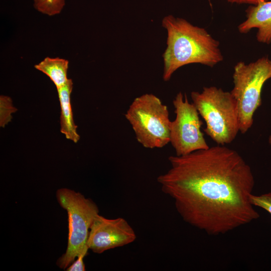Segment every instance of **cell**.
I'll list each match as a JSON object with an SVG mask.
<instances>
[{
	"label": "cell",
	"mask_w": 271,
	"mask_h": 271,
	"mask_svg": "<svg viewBox=\"0 0 271 271\" xmlns=\"http://www.w3.org/2000/svg\"><path fill=\"white\" fill-rule=\"evenodd\" d=\"M168 160L157 181L185 222L217 235L259 218L249 199L254 177L237 151L218 145Z\"/></svg>",
	"instance_id": "6da1fadb"
},
{
	"label": "cell",
	"mask_w": 271,
	"mask_h": 271,
	"mask_svg": "<svg viewBox=\"0 0 271 271\" xmlns=\"http://www.w3.org/2000/svg\"><path fill=\"white\" fill-rule=\"evenodd\" d=\"M162 25L167 36L163 54L165 81L185 65L198 63L213 67L223 60L219 42L204 28L172 15L164 17Z\"/></svg>",
	"instance_id": "7a4b0ae2"
},
{
	"label": "cell",
	"mask_w": 271,
	"mask_h": 271,
	"mask_svg": "<svg viewBox=\"0 0 271 271\" xmlns=\"http://www.w3.org/2000/svg\"><path fill=\"white\" fill-rule=\"evenodd\" d=\"M192 103L204 119V132L218 145L233 142L239 131L236 102L230 92L215 86L192 91Z\"/></svg>",
	"instance_id": "3957f363"
},
{
	"label": "cell",
	"mask_w": 271,
	"mask_h": 271,
	"mask_svg": "<svg viewBox=\"0 0 271 271\" xmlns=\"http://www.w3.org/2000/svg\"><path fill=\"white\" fill-rule=\"evenodd\" d=\"M124 116L144 148H162L170 143L168 108L155 95L146 93L135 98Z\"/></svg>",
	"instance_id": "277c9868"
},
{
	"label": "cell",
	"mask_w": 271,
	"mask_h": 271,
	"mask_svg": "<svg viewBox=\"0 0 271 271\" xmlns=\"http://www.w3.org/2000/svg\"><path fill=\"white\" fill-rule=\"evenodd\" d=\"M270 78L271 60L266 56L249 64L240 61L234 66L230 92L236 102L241 133H245L252 125L254 113L261 104L263 85Z\"/></svg>",
	"instance_id": "5b68a950"
},
{
	"label": "cell",
	"mask_w": 271,
	"mask_h": 271,
	"mask_svg": "<svg viewBox=\"0 0 271 271\" xmlns=\"http://www.w3.org/2000/svg\"><path fill=\"white\" fill-rule=\"evenodd\" d=\"M56 198L68 214L67 247L56 262L60 268L66 269L87 245L89 229L95 216L99 214V210L91 199L68 188L58 189Z\"/></svg>",
	"instance_id": "8992f818"
},
{
	"label": "cell",
	"mask_w": 271,
	"mask_h": 271,
	"mask_svg": "<svg viewBox=\"0 0 271 271\" xmlns=\"http://www.w3.org/2000/svg\"><path fill=\"white\" fill-rule=\"evenodd\" d=\"M176 117L171 121L170 143L176 155L180 156L209 148L201 130L203 124L193 103L179 92L173 100Z\"/></svg>",
	"instance_id": "52a82bcc"
},
{
	"label": "cell",
	"mask_w": 271,
	"mask_h": 271,
	"mask_svg": "<svg viewBox=\"0 0 271 271\" xmlns=\"http://www.w3.org/2000/svg\"><path fill=\"white\" fill-rule=\"evenodd\" d=\"M90 229L87 245L96 253L127 245L137 238L133 228L121 217L108 219L98 214Z\"/></svg>",
	"instance_id": "ba28073f"
},
{
	"label": "cell",
	"mask_w": 271,
	"mask_h": 271,
	"mask_svg": "<svg viewBox=\"0 0 271 271\" xmlns=\"http://www.w3.org/2000/svg\"><path fill=\"white\" fill-rule=\"evenodd\" d=\"M246 20L238 26L241 34H247L256 28V40L260 43H271V1L250 5L245 11Z\"/></svg>",
	"instance_id": "9c48e42d"
},
{
	"label": "cell",
	"mask_w": 271,
	"mask_h": 271,
	"mask_svg": "<svg viewBox=\"0 0 271 271\" xmlns=\"http://www.w3.org/2000/svg\"><path fill=\"white\" fill-rule=\"evenodd\" d=\"M72 89V80L68 79L64 84L57 88V90L61 107V132L65 136L66 139L76 143L79 140L80 136L77 132V126L73 117L71 103Z\"/></svg>",
	"instance_id": "30bf717a"
},
{
	"label": "cell",
	"mask_w": 271,
	"mask_h": 271,
	"mask_svg": "<svg viewBox=\"0 0 271 271\" xmlns=\"http://www.w3.org/2000/svg\"><path fill=\"white\" fill-rule=\"evenodd\" d=\"M68 60L59 57H46L40 63L35 65L34 67L47 75L58 88L68 80Z\"/></svg>",
	"instance_id": "8fae6325"
},
{
	"label": "cell",
	"mask_w": 271,
	"mask_h": 271,
	"mask_svg": "<svg viewBox=\"0 0 271 271\" xmlns=\"http://www.w3.org/2000/svg\"><path fill=\"white\" fill-rule=\"evenodd\" d=\"M35 8L49 16L60 13L65 6V0H33Z\"/></svg>",
	"instance_id": "7c38bea8"
},
{
	"label": "cell",
	"mask_w": 271,
	"mask_h": 271,
	"mask_svg": "<svg viewBox=\"0 0 271 271\" xmlns=\"http://www.w3.org/2000/svg\"><path fill=\"white\" fill-rule=\"evenodd\" d=\"M17 109L13 105L11 98L5 95L0 96V126L4 127L12 118V114Z\"/></svg>",
	"instance_id": "4fadbf2b"
},
{
	"label": "cell",
	"mask_w": 271,
	"mask_h": 271,
	"mask_svg": "<svg viewBox=\"0 0 271 271\" xmlns=\"http://www.w3.org/2000/svg\"><path fill=\"white\" fill-rule=\"evenodd\" d=\"M250 202L253 206L261 208L271 214V193L260 195L251 194Z\"/></svg>",
	"instance_id": "5bb4252c"
},
{
	"label": "cell",
	"mask_w": 271,
	"mask_h": 271,
	"mask_svg": "<svg viewBox=\"0 0 271 271\" xmlns=\"http://www.w3.org/2000/svg\"><path fill=\"white\" fill-rule=\"evenodd\" d=\"M89 248L86 245L81 253L77 256L76 260H74L71 264H70L65 269L67 271H84L85 270V264L83 261V259L87 253Z\"/></svg>",
	"instance_id": "9a60e30c"
},
{
	"label": "cell",
	"mask_w": 271,
	"mask_h": 271,
	"mask_svg": "<svg viewBox=\"0 0 271 271\" xmlns=\"http://www.w3.org/2000/svg\"><path fill=\"white\" fill-rule=\"evenodd\" d=\"M231 4H249L250 5H256L261 2L268 1L269 0H224Z\"/></svg>",
	"instance_id": "2e32d148"
},
{
	"label": "cell",
	"mask_w": 271,
	"mask_h": 271,
	"mask_svg": "<svg viewBox=\"0 0 271 271\" xmlns=\"http://www.w3.org/2000/svg\"><path fill=\"white\" fill-rule=\"evenodd\" d=\"M268 141H269V143L271 145V135H270V136L269 138V140H268Z\"/></svg>",
	"instance_id": "e0dca14e"
}]
</instances>
